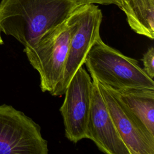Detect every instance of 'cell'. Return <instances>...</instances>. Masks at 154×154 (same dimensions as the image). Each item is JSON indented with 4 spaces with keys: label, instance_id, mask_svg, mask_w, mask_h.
I'll use <instances>...</instances> for the list:
<instances>
[{
    "label": "cell",
    "instance_id": "8992f818",
    "mask_svg": "<svg viewBox=\"0 0 154 154\" xmlns=\"http://www.w3.org/2000/svg\"><path fill=\"white\" fill-rule=\"evenodd\" d=\"M92 88L91 78L82 66L71 79L64 94L60 111L63 119L65 136L74 143L87 138Z\"/></svg>",
    "mask_w": 154,
    "mask_h": 154
},
{
    "label": "cell",
    "instance_id": "6da1fadb",
    "mask_svg": "<svg viewBox=\"0 0 154 154\" xmlns=\"http://www.w3.org/2000/svg\"><path fill=\"white\" fill-rule=\"evenodd\" d=\"M82 4L79 0H1L0 30L28 48L63 23Z\"/></svg>",
    "mask_w": 154,
    "mask_h": 154
},
{
    "label": "cell",
    "instance_id": "7c38bea8",
    "mask_svg": "<svg viewBox=\"0 0 154 154\" xmlns=\"http://www.w3.org/2000/svg\"><path fill=\"white\" fill-rule=\"evenodd\" d=\"M82 3L98 4L101 5H116L118 7L121 4L122 0H79Z\"/></svg>",
    "mask_w": 154,
    "mask_h": 154
},
{
    "label": "cell",
    "instance_id": "52a82bcc",
    "mask_svg": "<svg viewBox=\"0 0 154 154\" xmlns=\"http://www.w3.org/2000/svg\"><path fill=\"white\" fill-rule=\"evenodd\" d=\"M99 85L117 131L130 154H154V137L119 99L113 89L100 82Z\"/></svg>",
    "mask_w": 154,
    "mask_h": 154
},
{
    "label": "cell",
    "instance_id": "30bf717a",
    "mask_svg": "<svg viewBox=\"0 0 154 154\" xmlns=\"http://www.w3.org/2000/svg\"><path fill=\"white\" fill-rule=\"evenodd\" d=\"M119 7L135 32L154 38V0H122Z\"/></svg>",
    "mask_w": 154,
    "mask_h": 154
},
{
    "label": "cell",
    "instance_id": "5b68a950",
    "mask_svg": "<svg viewBox=\"0 0 154 154\" xmlns=\"http://www.w3.org/2000/svg\"><path fill=\"white\" fill-rule=\"evenodd\" d=\"M48 141L32 119L11 105H0V154H48Z\"/></svg>",
    "mask_w": 154,
    "mask_h": 154
},
{
    "label": "cell",
    "instance_id": "277c9868",
    "mask_svg": "<svg viewBox=\"0 0 154 154\" xmlns=\"http://www.w3.org/2000/svg\"><path fill=\"white\" fill-rule=\"evenodd\" d=\"M70 17L73 30L61 79L51 94L54 96L64 94L71 79L83 66L90 49L100 37L102 13L94 4H82L73 11Z\"/></svg>",
    "mask_w": 154,
    "mask_h": 154
},
{
    "label": "cell",
    "instance_id": "4fadbf2b",
    "mask_svg": "<svg viewBox=\"0 0 154 154\" xmlns=\"http://www.w3.org/2000/svg\"><path fill=\"white\" fill-rule=\"evenodd\" d=\"M1 30H0V45H3V44H4V41H3L2 38V37H1Z\"/></svg>",
    "mask_w": 154,
    "mask_h": 154
},
{
    "label": "cell",
    "instance_id": "ba28073f",
    "mask_svg": "<svg viewBox=\"0 0 154 154\" xmlns=\"http://www.w3.org/2000/svg\"><path fill=\"white\" fill-rule=\"evenodd\" d=\"M93 88L87 138L106 154H130L120 137L100 91L98 81L91 78Z\"/></svg>",
    "mask_w": 154,
    "mask_h": 154
},
{
    "label": "cell",
    "instance_id": "9c48e42d",
    "mask_svg": "<svg viewBox=\"0 0 154 154\" xmlns=\"http://www.w3.org/2000/svg\"><path fill=\"white\" fill-rule=\"evenodd\" d=\"M113 90L146 131L154 137V90L127 88Z\"/></svg>",
    "mask_w": 154,
    "mask_h": 154
},
{
    "label": "cell",
    "instance_id": "3957f363",
    "mask_svg": "<svg viewBox=\"0 0 154 154\" xmlns=\"http://www.w3.org/2000/svg\"><path fill=\"white\" fill-rule=\"evenodd\" d=\"M73 30V24L69 16L35 44L23 49L29 63L40 75L43 92L51 94L61 79Z\"/></svg>",
    "mask_w": 154,
    "mask_h": 154
},
{
    "label": "cell",
    "instance_id": "8fae6325",
    "mask_svg": "<svg viewBox=\"0 0 154 154\" xmlns=\"http://www.w3.org/2000/svg\"><path fill=\"white\" fill-rule=\"evenodd\" d=\"M144 66L143 69L146 73L153 79L154 77V48L152 46L143 54L141 59Z\"/></svg>",
    "mask_w": 154,
    "mask_h": 154
},
{
    "label": "cell",
    "instance_id": "7a4b0ae2",
    "mask_svg": "<svg viewBox=\"0 0 154 154\" xmlns=\"http://www.w3.org/2000/svg\"><path fill=\"white\" fill-rule=\"evenodd\" d=\"M84 64L91 78L113 90H154V81L134 58L105 43L99 37L88 52Z\"/></svg>",
    "mask_w": 154,
    "mask_h": 154
}]
</instances>
